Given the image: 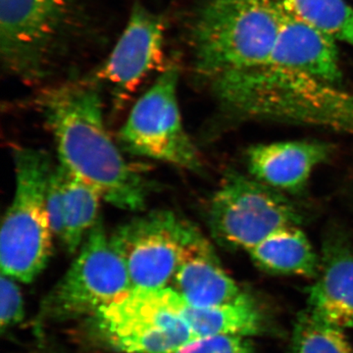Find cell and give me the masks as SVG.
<instances>
[{"label":"cell","mask_w":353,"mask_h":353,"mask_svg":"<svg viewBox=\"0 0 353 353\" xmlns=\"http://www.w3.org/2000/svg\"><path fill=\"white\" fill-rule=\"evenodd\" d=\"M208 87L227 121L305 125L353 134V94L306 74L265 65L220 77Z\"/></svg>","instance_id":"7a4b0ae2"},{"label":"cell","mask_w":353,"mask_h":353,"mask_svg":"<svg viewBox=\"0 0 353 353\" xmlns=\"http://www.w3.org/2000/svg\"><path fill=\"white\" fill-rule=\"evenodd\" d=\"M97 87L92 81L64 83L37 99L57 143L59 164L94 187L108 203L143 210L150 183L125 159L108 134Z\"/></svg>","instance_id":"6da1fadb"},{"label":"cell","mask_w":353,"mask_h":353,"mask_svg":"<svg viewBox=\"0 0 353 353\" xmlns=\"http://www.w3.org/2000/svg\"><path fill=\"white\" fill-rule=\"evenodd\" d=\"M171 285L194 307L233 303L248 296L225 270L208 239L185 219L178 267Z\"/></svg>","instance_id":"7c38bea8"},{"label":"cell","mask_w":353,"mask_h":353,"mask_svg":"<svg viewBox=\"0 0 353 353\" xmlns=\"http://www.w3.org/2000/svg\"><path fill=\"white\" fill-rule=\"evenodd\" d=\"M182 316L197 339L213 336H250L263 330V317L252 299L246 296L233 303L194 307L185 303Z\"/></svg>","instance_id":"e0dca14e"},{"label":"cell","mask_w":353,"mask_h":353,"mask_svg":"<svg viewBox=\"0 0 353 353\" xmlns=\"http://www.w3.org/2000/svg\"><path fill=\"white\" fill-rule=\"evenodd\" d=\"M132 289L126 264L101 218L63 277L43 299L37 324L92 317Z\"/></svg>","instance_id":"52a82bcc"},{"label":"cell","mask_w":353,"mask_h":353,"mask_svg":"<svg viewBox=\"0 0 353 353\" xmlns=\"http://www.w3.org/2000/svg\"><path fill=\"white\" fill-rule=\"evenodd\" d=\"M334 150L331 143L318 139L259 143L246 152V166L255 180L285 194H297L305 190L315 169L329 161Z\"/></svg>","instance_id":"5bb4252c"},{"label":"cell","mask_w":353,"mask_h":353,"mask_svg":"<svg viewBox=\"0 0 353 353\" xmlns=\"http://www.w3.org/2000/svg\"><path fill=\"white\" fill-rule=\"evenodd\" d=\"M285 12L353 46V7L345 0H274Z\"/></svg>","instance_id":"d6986e66"},{"label":"cell","mask_w":353,"mask_h":353,"mask_svg":"<svg viewBox=\"0 0 353 353\" xmlns=\"http://www.w3.org/2000/svg\"><path fill=\"white\" fill-rule=\"evenodd\" d=\"M274 0H204L190 29L192 68L208 85L220 77L265 66L277 38Z\"/></svg>","instance_id":"3957f363"},{"label":"cell","mask_w":353,"mask_h":353,"mask_svg":"<svg viewBox=\"0 0 353 353\" xmlns=\"http://www.w3.org/2000/svg\"><path fill=\"white\" fill-rule=\"evenodd\" d=\"M164 46L163 18L134 4L124 31L90 81L109 85L118 104L123 103L163 63Z\"/></svg>","instance_id":"8fae6325"},{"label":"cell","mask_w":353,"mask_h":353,"mask_svg":"<svg viewBox=\"0 0 353 353\" xmlns=\"http://www.w3.org/2000/svg\"><path fill=\"white\" fill-rule=\"evenodd\" d=\"M308 305V310L327 324L353 328V243L343 228L331 227L325 234Z\"/></svg>","instance_id":"4fadbf2b"},{"label":"cell","mask_w":353,"mask_h":353,"mask_svg":"<svg viewBox=\"0 0 353 353\" xmlns=\"http://www.w3.org/2000/svg\"><path fill=\"white\" fill-rule=\"evenodd\" d=\"M168 353H254L248 338L213 336L199 339Z\"/></svg>","instance_id":"7402d4cb"},{"label":"cell","mask_w":353,"mask_h":353,"mask_svg":"<svg viewBox=\"0 0 353 353\" xmlns=\"http://www.w3.org/2000/svg\"><path fill=\"white\" fill-rule=\"evenodd\" d=\"M187 301L173 288H132L88 318L99 341L123 353H168L199 340L182 316Z\"/></svg>","instance_id":"5b68a950"},{"label":"cell","mask_w":353,"mask_h":353,"mask_svg":"<svg viewBox=\"0 0 353 353\" xmlns=\"http://www.w3.org/2000/svg\"><path fill=\"white\" fill-rule=\"evenodd\" d=\"M183 221L159 209L121 225L110 236L136 289L170 287L182 248Z\"/></svg>","instance_id":"30bf717a"},{"label":"cell","mask_w":353,"mask_h":353,"mask_svg":"<svg viewBox=\"0 0 353 353\" xmlns=\"http://www.w3.org/2000/svg\"><path fill=\"white\" fill-rule=\"evenodd\" d=\"M16 187L0 234L1 274L29 284L50 261L52 230L48 211V189L53 168L41 150H14Z\"/></svg>","instance_id":"277c9868"},{"label":"cell","mask_w":353,"mask_h":353,"mask_svg":"<svg viewBox=\"0 0 353 353\" xmlns=\"http://www.w3.org/2000/svg\"><path fill=\"white\" fill-rule=\"evenodd\" d=\"M246 252L270 273L312 278L319 271L320 259L301 226L283 228Z\"/></svg>","instance_id":"2e32d148"},{"label":"cell","mask_w":353,"mask_h":353,"mask_svg":"<svg viewBox=\"0 0 353 353\" xmlns=\"http://www.w3.org/2000/svg\"><path fill=\"white\" fill-rule=\"evenodd\" d=\"M16 280L1 274L0 279V326L2 332L15 327L25 316L24 299Z\"/></svg>","instance_id":"44dd1931"},{"label":"cell","mask_w":353,"mask_h":353,"mask_svg":"<svg viewBox=\"0 0 353 353\" xmlns=\"http://www.w3.org/2000/svg\"><path fill=\"white\" fill-rule=\"evenodd\" d=\"M178 66L169 65L132 106L121 128L123 150L199 173L201 155L183 127L178 102Z\"/></svg>","instance_id":"9c48e42d"},{"label":"cell","mask_w":353,"mask_h":353,"mask_svg":"<svg viewBox=\"0 0 353 353\" xmlns=\"http://www.w3.org/2000/svg\"><path fill=\"white\" fill-rule=\"evenodd\" d=\"M74 0H0V57L25 82L48 75L73 34Z\"/></svg>","instance_id":"8992f818"},{"label":"cell","mask_w":353,"mask_h":353,"mask_svg":"<svg viewBox=\"0 0 353 353\" xmlns=\"http://www.w3.org/2000/svg\"><path fill=\"white\" fill-rule=\"evenodd\" d=\"M63 197L65 230L60 243L71 254L78 252L97 221L102 197L92 185L58 164L54 167Z\"/></svg>","instance_id":"ac0fdd59"},{"label":"cell","mask_w":353,"mask_h":353,"mask_svg":"<svg viewBox=\"0 0 353 353\" xmlns=\"http://www.w3.org/2000/svg\"><path fill=\"white\" fill-rule=\"evenodd\" d=\"M336 43L328 34L280 8L277 38L267 65L338 85L341 81V70Z\"/></svg>","instance_id":"9a60e30c"},{"label":"cell","mask_w":353,"mask_h":353,"mask_svg":"<svg viewBox=\"0 0 353 353\" xmlns=\"http://www.w3.org/2000/svg\"><path fill=\"white\" fill-rule=\"evenodd\" d=\"M303 220L287 194L238 171L225 174L208 208L214 240L245 252L283 228L301 226Z\"/></svg>","instance_id":"ba28073f"},{"label":"cell","mask_w":353,"mask_h":353,"mask_svg":"<svg viewBox=\"0 0 353 353\" xmlns=\"http://www.w3.org/2000/svg\"><path fill=\"white\" fill-rule=\"evenodd\" d=\"M292 347V353H353L343 330L322 321L308 309L299 316Z\"/></svg>","instance_id":"ffe728a7"}]
</instances>
